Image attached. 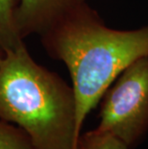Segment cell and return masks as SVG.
Wrapping results in <instances>:
<instances>
[{"label":"cell","instance_id":"obj_1","mask_svg":"<svg viewBox=\"0 0 148 149\" xmlns=\"http://www.w3.org/2000/svg\"><path fill=\"white\" fill-rule=\"evenodd\" d=\"M47 53L65 63L76 100L77 132L110 86L129 65L148 56V24L135 30L107 27L88 2L40 35Z\"/></svg>","mask_w":148,"mask_h":149},{"label":"cell","instance_id":"obj_2","mask_svg":"<svg viewBox=\"0 0 148 149\" xmlns=\"http://www.w3.org/2000/svg\"><path fill=\"white\" fill-rule=\"evenodd\" d=\"M0 119L22 129L35 149H78L72 86L35 62L25 43L0 59Z\"/></svg>","mask_w":148,"mask_h":149},{"label":"cell","instance_id":"obj_3","mask_svg":"<svg viewBox=\"0 0 148 149\" xmlns=\"http://www.w3.org/2000/svg\"><path fill=\"white\" fill-rule=\"evenodd\" d=\"M104 95L95 129L133 146L148 131V56L129 65Z\"/></svg>","mask_w":148,"mask_h":149},{"label":"cell","instance_id":"obj_4","mask_svg":"<svg viewBox=\"0 0 148 149\" xmlns=\"http://www.w3.org/2000/svg\"><path fill=\"white\" fill-rule=\"evenodd\" d=\"M87 0H20L15 14L19 36L24 40L32 34L40 35L68 12Z\"/></svg>","mask_w":148,"mask_h":149},{"label":"cell","instance_id":"obj_5","mask_svg":"<svg viewBox=\"0 0 148 149\" xmlns=\"http://www.w3.org/2000/svg\"><path fill=\"white\" fill-rule=\"evenodd\" d=\"M20 0H0V50L5 53L23 44L15 22Z\"/></svg>","mask_w":148,"mask_h":149},{"label":"cell","instance_id":"obj_6","mask_svg":"<svg viewBox=\"0 0 148 149\" xmlns=\"http://www.w3.org/2000/svg\"><path fill=\"white\" fill-rule=\"evenodd\" d=\"M124 141L110 132L92 131L80 136L78 149H128Z\"/></svg>","mask_w":148,"mask_h":149},{"label":"cell","instance_id":"obj_7","mask_svg":"<svg viewBox=\"0 0 148 149\" xmlns=\"http://www.w3.org/2000/svg\"><path fill=\"white\" fill-rule=\"evenodd\" d=\"M0 149H35L22 129L0 119Z\"/></svg>","mask_w":148,"mask_h":149},{"label":"cell","instance_id":"obj_8","mask_svg":"<svg viewBox=\"0 0 148 149\" xmlns=\"http://www.w3.org/2000/svg\"><path fill=\"white\" fill-rule=\"evenodd\" d=\"M3 54H4V53H3V52L1 51V50H0V59H1V57L3 56Z\"/></svg>","mask_w":148,"mask_h":149}]
</instances>
